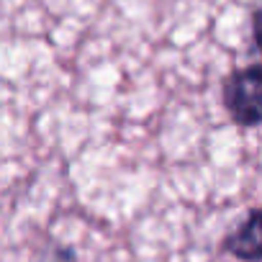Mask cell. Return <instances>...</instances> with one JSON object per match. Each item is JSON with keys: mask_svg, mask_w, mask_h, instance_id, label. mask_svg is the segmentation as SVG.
Returning <instances> with one entry per match:
<instances>
[{"mask_svg": "<svg viewBox=\"0 0 262 262\" xmlns=\"http://www.w3.org/2000/svg\"><path fill=\"white\" fill-rule=\"evenodd\" d=\"M259 226H262V213H259V208H252L247 213V219L226 236L224 249L242 262H259V257H262Z\"/></svg>", "mask_w": 262, "mask_h": 262, "instance_id": "cell-2", "label": "cell"}, {"mask_svg": "<svg viewBox=\"0 0 262 262\" xmlns=\"http://www.w3.org/2000/svg\"><path fill=\"white\" fill-rule=\"evenodd\" d=\"M259 85H262V72H259V64L257 62H252L244 70L231 72V77L224 85L226 111L244 128H254L259 123V118H262Z\"/></svg>", "mask_w": 262, "mask_h": 262, "instance_id": "cell-1", "label": "cell"}]
</instances>
